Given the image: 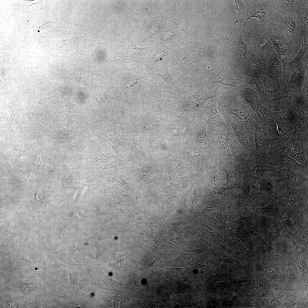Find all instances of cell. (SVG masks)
I'll return each instance as SVG.
<instances>
[{
    "label": "cell",
    "mask_w": 308,
    "mask_h": 308,
    "mask_svg": "<svg viewBox=\"0 0 308 308\" xmlns=\"http://www.w3.org/2000/svg\"><path fill=\"white\" fill-rule=\"evenodd\" d=\"M198 118L179 116H167L161 132L169 143L189 140Z\"/></svg>",
    "instance_id": "cell-1"
},
{
    "label": "cell",
    "mask_w": 308,
    "mask_h": 308,
    "mask_svg": "<svg viewBox=\"0 0 308 308\" xmlns=\"http://www.w3.org/2000/svg\"><path fill=\"white\" fill-rule=\"evenodd\" d=\"M308 54L295 66L283 68L280 80L285 94H299L308 79Z\"/></svg>",
    "instance_id": "cell-2"
},
{
    "label": "cell",
    "mask_w": 308,
    "mask_h": 308,
    "mask_svg": "<svg viewBox=\"0 0 308 308\" xmlns=\"http://www.w3.org/2000/svg\"><path fill=\"white\" fill-rule=\"evenodd\" d=\"M297 3L293 7L285 10L267 11V15L269 21L275 25L287 38L300 46L301 42L298 35L296 21Z\"/></svg>",
    "instance_id": "cell-3"
},
{
    "label": "cell",
    "mask_w": 308,
    "mask_h": 308,
    "mask_svg": "<svg viewBox=\"0 0 308 308\" xmlns=\"http://www.w3.org/2000/svg\"><path fill=\"white\" fill-rule=\"evenodd\" d=\"M270 40L283 65L295 56L300 46L287 38L273 23L269 29Z\"/></svg>",
    "instance_id": "cell-4"
},
{
    "label": "cell",
    "mask_w": 308,
    "mask_h": 308,
    "mask_svg": "<svg viewBox=\"0 0 308 308\" xmlns=\"http://www.w3.org/2000/svg\"><path fill=\"white\" fill-rule=\"evenodd\" d=\"M167 117L151 116L136 119L132 125L131 133L133 136L161 131Z\"/></svg>",
    "instance_id": "cell-5"
},
{
    "label": "cell",
    "mask_w": 308,
    "mask_h": 308,
    "mask_svg": "<svg viewBox=\"0 0 308 308\" xmlns=\"http://www.w3.org/2000/svg\"><path fill=\"white\" fill-rule=\"evenodd\" d=\"M197 117L206 125H215L223 130H227L230 127L218 112L215 98L204 106L197 113Z\"/></svg>",
    "instance_id": "cell-6"
},
{
    "label": "cell",
    "mask_w": 308,
    "mask_h": 308,
    "mask_svg": "<svg viewBox=\"0 0 308 308\" xmlns=\"http://www.w3.org/2000/svg\"><path fill=\"white\" fill-rule=\"evenodd\" d=\"M272 23L270 21L259 22L255 28L249 33V42L260 54V50L264 49L271 42L270 40L269 28Z\"/></svg>",
    "instance_id": "cell-7"
},
{
    "label": "cell",
    "mask_w": 308,
    "mask_h": 308,
    "mask_svg": "<svg viewBox=\"0 0 308 308\" xmlns=\"http://www.w3.org/2000/svg\"><path fill=\"white\" fill-rule=\"evenodd\" d=\"M270 1V0L249 1L248 5V9L244 15L243 28L244 30L248 20L251 18H258L259 22L269 21L267 17V6Z\"/></svg>",
    "instance_id": "cell-8"
},
{
    "label": "cell",
    "mask_w": 308,
    "mask_h": 308,
    "mask_svg": "<svg viewBox=\"0 0 308 308\" xmlns=\"http://www.w3.org/2000/svg\"><path fill=\"white\" fill-rule=\"evenodd\" d=\"M264 49L265 56H263V59L266 69L280 81L283 67L282 63L278 58L277 53L274 47L270 44Z\"/></svg>",
    "instance_id": "cell-9"
},
{
    "label": "cell",
    "mask_w": 308,
    "mask_h": 308,
    "mask_svg": "<svg viewBox=\"0 0 308 308\" xmlns=\"http://www.w3.org/2000/svg\"><path fill=\"white\" fill-rule=\"evenodd\" d=\"M99 137L105 145L116 150L128 145L127 136L118 127L100 133Z\"/></svg>",
    "instance_id": "cell-10"
},
{
    "label": "cell",
    "mask_w": 308,
    "mask_h": 308,
    "mask_svg": "<svg viewBox=\"0 0 308 308\" xmlns=\"http://www.w3.org/2000/svg\"><path fill=\"white\" fill-rule=\"evenodd\" d=\"M207 125L199 118L194 127L190 140L198 147L207 151L211 147L207 130Z\"/></svg>",
    "instance_id": "cell-11"
},
{
    "label": "cell",
    "mask_w": 308,
    "mask_h": 308,
    "mask_svg": "<svg viewBox=\"0 0 308 308\" xmlns=\"http://www.w3.org/2000/svg\"><path fill=\"white\" fill-rule=\"evenodd\" d=\"M296 21L300 40L302 41L308 32V0H297Z\"/></svg>",
    "instance_id": "cell-12"
},
{
    "label": "cell",
    "mask_w": 308,
    "mask_h": 308,
    "mask_svg": "<svg viewBox=\"0 0 308 308\" xmlns=\"http://www.w3.org/2000/svg\"><path fill=\"white\" fill-rule=\"evenodd\" d=\"M221 111L223 114L234 116L242 122L259 129V126L252 118L249 112L238 106L237 103H230L224 105Z\"/></svg>",
    "instance_id": "cell-13"
},
{
    "label": "cell",
    "mask_w": 308,
    "mask_h": 308,
    "mask_svg": "<svg viewBox=\"0 0 308 308\" xmlns=\"http://www.w3.org/2000/svg\"><path fill=\"white\" fill-rule=\"evenodd\" d=\"M260 78L264 86V95L273 98L286 94L283 91L280 81L268 72L261 76Z\"/></svg>",
    "instance_id": "cell-14"
},
{
    "label": "cell",
    "mask_w": 308,
    "mask_h": 308,
    "mask_svg": "<svg viewBox=\"0 0 308 308\" xmlns=\"http://www.w3.org/2000/svg\"><path fill=\"white\" fill-rule=\"evenodd\" d=\"M140 141L150 149H167L170 144L161 131L142 134Z\"/></svg>",
    "instance_id": "cell-15"
},
{
    "label": "cell",
    "mask_w": 308,
    "mask_h": 308,
    "mask_svg": "<svg viewBox=\"0 0 308 308\" xmlns=\"http://www.w3.org/2000/svg\"><path fill=\"white\" fill-rule=\"evenodd\" d=\"M244 70L248 76L259 77L267 71L266 70L263 56L256 58L246 59L244 60Z\"/></svg>",
    "instance_id": "cell-16"
},
{
    "label": "cell",
    "mask_w": 308,
    "mask_h": 308,
    "mask_svg": "<svg viewBox=\"0 0 308 308\" xmlns=\"http://www.w3.org/2000/svg\"><path fill=\"white\" fill-rule=\"evenodd\" d=\"M241 92L242 97L256 113L260 121H262L268 112V110L262 105L257 95L245 90Z\"/></svg>",
    "instance_id": "cell-17"
},
{
    "label": "cell",
    "mask_w": 308,
    "mask_h": 308,
    "mask_svg": "<svg viewBox=\"0 0 308 308\" xmlns=\"http://www.w3.org/2000/svg\"><path fill=\"white\" fill-rule=\"evenodd\" d=\"M243 86L244 90L258 95H264L262 82L259 77L248 76L243 78Z\"/></svg>",
    "instance_id": "cell-18"
},
{
    "label": "cell",
    "mask_w": 308,
    "mask_h": 308,
    "mask_svg": "<svg viewBox=\"0 0 308 308\" xmlns=\"http://www.w3.org/2000/svg\"><path fill=\"white\" fill-rule=\"evenodd\" d=\"M140 78H143L141 77V75L139 73L138 74L132 73L125 75L121 80V85L120 86L122 93L123 96L125 100L128 105H129L130 104L127 98L128 90L130 88L136 84L142 87L141 85H139L137 83L138 81Z\"/></svg>",
    "instance_id": "cell-19"
},
{
    "label": "cell",
    "mask_w": 308,
    "mask_h": 308,
    "mask_svg": "<svg viewBox=\"0 0 308 308\" xmlns=\"http://www.w3.org/2000/svg\"><path fill=\"white\" fill-rule=\"evenodd\" d=\"M216 83L232 86L236 89L238 88V84L234 76L225 71H221L216 74L213 80V83Z\"/></svg>",
    "instance_id": "cell-20"
},
{
    "label": "cell",
    "mask_w": 308,
    "mask_h": 308,
    "mask_svg": "<svg viewBox=\"0 0 308 308\" xmlns=\"http://www.w3.org/2000/svg\"><path fill=\"white\" fill-rule=\"evenodd\" d=\"M308 32L305 34L301 42V46L297 53L293 58L286 65L288 67L295 66L302 60L308 52Z\"/></svg>",
    "instance_id": "cell-21"
},
{
    "label": "cell",
    "mask_w": 308,
    "mask_h": 308,
    "mask_svg": "<svg viewBox=\"0 0 308 308\" xmlns=\"http://www.w3.org/2000/svg\"><path fill=\"white\" fill-rule=\"evenodd\" d=\"M299 96V94H284L273 98L271 102L273 104L276 106L288 105L291 104Z\"/></svg>",
    "instance_id": "cell-22"
},
{
    "label": "cell",
    "mask_w": 308,
    "mask_h": 308,
    "mask_svg": "<svg viewBox=\"0 0 308 308\" xmlns=\"http://www.w3.org/2000/svg\"><path fill=\"white\" fill-rule=\"evenodd\" d=\"M12 110V113L11 117L9 120L1 126V127H5L6 128H9L15 125H21L18 122V119L19 118H22L25 121H29L32 123L42 125L41 124L35 123L29 121H28L21 116L18 114L15 106L12 104L11 106Z\"/></svg>",
    "instance_id": "cell-23"
},
{
    "label": "cell",
    "mask_w": 308,
    "mask_h": 308,
    "mask_svg": "<svg viewBox=\"0 0 308 308\" xmlns=\"http://www.w3.org/2000/svg\"><path fill=\"white\" fill-rule=\"evenodd\" d=\"M237 42L236 44L239 52L243 58L244 60H246V54L247 52V47L246 44L243 40L242 37L237 36Z\"/></svg>",
    "instance_id": "cell-24"
},
{
    "label": "cell",
    "mask_w": 308,
    "mask_h": 308,
    "mask_svg": "<svg viewBox=\"0 0 308 308\" xmlns=\"http://www.w3.org/2000/svg\"><path fill=\"white\" fill-rule=\"evenodd\" d=\"M277 204V201L276 200H274L268 206L258 208L256 210V212L260 214H264L270 212L274 210L276 208Z\"/></svg>",
    "instance_id": "cell-25"
},
{
    "label": "cell",
    "mask_w": 308,
    "mask_h": 308,
    "mask_svg": "<svg viewBox=\"0 0 308 308\" xmlns=\"http://www.w3.org/2000/svg\"><path fill=\"white\" fill-rule=\"evenodd\" d=\"M279 224L278 221L275 220L272 223L270 229V235L273 238L277 240L279 236L280 233Z\"/></svg>",
    "instance_id": "cell-26"
},
{
    "label": "cell",
    "mask_w": 308,
    "mask_h": 308,
    "mask_svg": "<svg viewBox=\"0 0 308 308\" xmlns=\"http://www.w3.org/2000/svg\"><path fill=\"white\" fill-rule=\"evenodd\" d=\"M281 222L284 228L289 229L291 226V220L290 212H288L285 213L282 218Z\"/></svg>",
    "instance_id": "cell-27"
},
{
    "label": "cell",
    "mask_w": 308,
    "mask_h": 308,
    "mask_svg": "<svg viewBox=\"0 0 308 308\" xmlns=\"http://www.w3.org/2000/svg\"><path fill=\"white\" fill-rule=\"evenodd\" d=\"M94 153L93 158V161H94L96 162L102 159L110 160L108 157L103 154L99 149H96Z\"/></svg>",
    "instance_id": "cell-28"
},
{
    "label": "cell",
    "mask_w": 308,
    "mask_h": 308,
    "mask_svg": "<svg viewBox=\"0 0 308 308\" xmlns=\"http://www.w3.org/2000/svg\"><path fill=\"white\" fill-rule=\"evenodd\" d=\"M158 76L159 78L160 77V78L162 79L164 81L167 82L171 83V84H172L174 85L175 87H176L175 85L174 84V80L173 76L169 73L167 70L165 74L163 75H161L159 74Z\"/></svg>",
    "instance_id": "cell-29"
},
{
    "label": "cell",
    "mask_w": 308,
    "mask_h": 308,
    "mask_svg": "<svg viewBox=\"0 0 308 308\" xmlns=\"http://www.w3.org/2000/svg\"><path fill=\"white\" fill-rule=\"evenodd\" d=\"M308 79H306L303 87L302 88L300 93L299 96L301 99L305 100L308 99Z\"/></svg>",
    "instance_id": "cell-30"
},
{
    "label": "cell",
    "mask_w": 308,
    "mask_h": 308,
    "mask_svg": "<svg viewBox=\"0 0 308 308\" xmlns=\"http://www.w3.org/2000/svg\"><path fill=\"white\" fill-rule=\"evenodd\" d=\"M298 237L301 242L307 243L308 234L306 232L303 230L299 231L298 234Z\"/></svg>",
    "instance_id": "cell-31"
},
{
    "label": "cell",
    "mask_w": 308,
    "mask_h": 308,
    "mask_svg": "<svg viewBox=\"0 0 308 308\" xmlns=\"http://www.w3.org/2000/svg\"><path fill=\"white\" fill-rule=\"evenodd\" d=\"M261 243L263 249L265 252L272 254L275 252L274 249L262 238L261 239Z\"/></svg>",
    "instance_id": "cell-32"
},
{
    "label": "cell",
    "mask_w": 308,
    "mask_h": 308,
    "mask_svg": "<svg viewBox=\"0 0 308 308\" xmlns=\"http://www.w3.org/2000/svg\"><path fill=\"white\" fill-rule=\"evenodd\" d=\"M293 242L294 246L293 253L297 254H300L304 252L305 249L303 247L297 245L294 242Z\"/></svg>",
    "instance_id": "cell-33"
},
{
    "label": "cell",
    "mask_w": 308,
    "mask_h": 308,
    "mask_svg": "<svg viewBox=\"0 0 308 308\" xmlns=\"http://www.w3.org/2000/svg\"><path fill=\"white\" fill-rule=\"evenodd\" d=\"M265 273L268 277L271 278H275L277 276L275 271L271 268L266 269L265 271Z\"/></svg>",
    "instance_id": "cell-34"
},
{
    "label": "cell",
    "mask_w": 308,
    "mask_h": 308,
    "mask_svg": "<svg viewBox=\"0 0 308 308\" xmlns=\"http://www.w3.org/2000/svg\"><path fill=\"white\" fill-rule=\"evenodd\" d=\"M285 270L287 275L290 278L293 279L295 276V274L293 270L289 266H285L284 267Z\"/></svg>",
    "instance_id": "cell-35"
},
{
    "label": "cell",
    "mask_w": 308,
    "mask_h": 308,
    "mask_svg": "<svg viewBox=\"0 0 308 308\" xmlns=\"http://www.w3.org/2000/svg\"><path fill=\"white\" fill-rule=\"evenodd\" d=\"M297 264L299 270L302 272L304 271L306 267V263L303 260H299L298 261Z\"/></svg>",
    "instance_id": "cell-36"
},
{
    "label": "cell",
    "mask_w": 308,
    "mask_h": 308,
    "mask_svg": "<svg viewBox=\"0 0 308 308\" xmlns=\"http://www.w3.org/2000/svg\"><path fill=\"white\" fill-rule=\"evenodd\" d=\"M33 285L32 284H25L22 286L21 290L24 292H29L33 289Z\"/></svg>",
    "instance_id": "cell-37"
},
{
    "label": "cell",
    "mask_w": 308,
    "mask_h": 308,
    "mask_svg": "<svg viewBox=\"0 0 308 308\" xmlns=\"http://www.w3.org/2000/svg\"><path fill=\"white\" fill-rule=\"evenodd\" d=\"M225 171L227 173L226 180L227 181L233 182L235 180V177L229 171L226 170Z\"/></svg>",
    "instance_id": "cell-38"
},
{
    "label": "cell",
    "mask_w": 308,
    "mask_h": 308,
    "mask_svg": "<svg viewBox=\"0 0 308 308\" xmlns=\"http://www.w3.org/2000/svg\"><path fill=\"white\" fill-rule=\"evenodd\" d=\"M220 180V177H218L216 175L215 176L214 175V176L212 179V184L215 185L218 184L219 183Z\"/></svg>",
    "instance_id": "cell-39"
},
{
    "label": "cell",
    "mask_w": 308,
    "mask_h": 308,
    "mask_svg": "<svg viewBox=\"0 0 308 308\" xmlns=\"http://www.w3.org/2000/svg\"><path fill=\"white\" fill-rule=\"evenodd\" d=\"M286 160L289 163L291 164H297V163L296 161L291 158L286 157Z\"/></svg>",
    "instance_id": "cell-40"
},
{
    "label": "cell",
    "mask_w": 308,
    "mask_h": 308,
    "mask_svg": "<svg viewBox=\"0 0 308 308\" xmlns=\"http://www.w3.org/2000/svg\"><path fill=\"white\" fill-rule=\"evenodd\" d=\"M263 186L264 188L267 189H271L270 184L268 182L265 181L264 182Z\"/></svg>",
    "instance_id": "cell-41"
},
{
    "label": "cell",
    "mask_w": 308,
    "mask_h": 308,
    "mask_svg": "<svg viewBox=\"0 0 308 308\" xmlns=\"http://www.w3.org/2000/svg\"><path fill=\"white\" fill-rule=\"evenodd\" d=\"M239 16H240V15H239V16H238V17L237 19V20H236V21H235V23H234V26H233V28H232V31H231V33H230V35L228 37V39H227V40H228V39H229V38L230 37V36L232 34V32H233V30H234V27H235V24H236V23H237V22H238V18H239Z\"/></svg>",
    "instance_id": "cell-42"
},
{
    "label": "cell",
    "mask_w": 308,
    "mask_h": 308,
    "mask_svg": "<svg viewBox=\"0 0 308 308\" xmlns=\"http://www.w3.org/2000/svg\"><path fill=\"white\" fill-rule=\"evenodd\" d=\"M204 264H206V263L205 262H204Z\"/></svg>",
    "instance_id": "cell-43"
}]
</instances>
